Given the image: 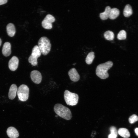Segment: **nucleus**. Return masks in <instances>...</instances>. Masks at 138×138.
I'll return each instance as SVG.
<instances>
[{"instance_id": "27", "label": "nucleus", "mask_w": 138, "mask_h": 138, "mask_svg": "<svg viewBox=\"0 0 138 138\" xmlns=\"http://www.w3.org/2000/svg\"><path fill=\"white\" fill-rule=\"evenodd\" d=\"M2 43V40L0 38V46H1Z\"/></svg>"}, {"instance_id": "21", "label": "nucleus", "mask_w": 138, "mask_h": 138, "mask_svg": "<svg viewBox=\"0 0 138 138\" xmlns=\"http://www.w3.org/2000/svg\"><path fill=\"white\" fill-rule=\"evenodd\" d=\"M117 37L119 40L125 39L126 37V32L124 30H121L118 34Z\"/></svg>"}, {"instance_id": "2", "label": "nucleus", "mask_w": 138, "mask_h": 138, "mask_svg": "<svg viewBox=\"0 0 138 138\" xmlns=\"http://www.w3.org/2000/svg\"><path fill=\"white\" fill-rule=\"evenodd\" d=\"M54 110L57 115L63 119L68 120L72 118V113L69 108L61 104H55Z\"/></svg>"}, {"instance_id": "10", "label": "nucleus", "mask_w": 138, "mask_h": 138, "mask_svg": "<svg viewBox=\"0 0 138 138\" xmlns=\"http://www.w3.org/2000/svg\"><path fill=\"white\" fill-rule=\"evenodd\" d=\"M68 75L70 79L72 81H78L80 79V76L76 69L72 68L68 72Z\"/></svg>"}, {"instance_id": "24", "label": "nucleus", "mask_w": 138, "mask_h": 138, "mask_svg": "<svg viewBox=\"0 0 138 138\" xmlns=\"http://www.w3.org/2000/svg\"><path fill=\"white\" fill-rule=\"evenodd\" d=\"M117 135L111 133L108 136V138H117Z\"/></svg>"}, {"instance_id": "19", "label": "nucleus", "mask_w": 138, "mask_h": 138, "mask_svg": "<svg viewBox=\"0 0 138 138\" xmlns=\"http://www.w3.org/2000/svg\"><path fill=\"white\" fill-rule=\"evenodd\" d=\"M94 58V53L93 52H89L86 58V62L88 64H91L92 63Z\"/></svg>"}, {"instance_id": "16", "label": "nucleus", "mask_w": 138, "mask_h": 138, "mask_svg": "<svg viewBox=\"0 0 138 138\" xmlns=\"http://www.w3.org/2000/svg\"><path fill=\"white\" fill-rule=\"evenodd\" d=\"M118 133L120 135L124 138H128L130 136V134L128 130L124 128H119L118 131Z\"/></svg>"}, {"instance_id": "23", "label": "nucleus", "mask_w": 138, "mask_h": 138, "mask_svg": "<svg viewBox=\"0 0 138 138\" xmlns=\"http://www.w3.org/2000/svg\"><path fill=\"white\" fill-rule=\"evenodd\" d=\"M111 133L117 135H118V131L116 128L114 126H112L110 128Z\"/></svg>"}, {"instance_id": "11", "label": "nucleus", "mask_w": 138, "mask_h": 138, "mask_svg": "<svg viewBox=\"0 0 138 138\" xmlns=\"http://www.w3.org/2000/svg\"><path fill=\"white\" fill-rule=\"evenodd\" d=\"M6 132L8 136L10 138H17L19 136L18 131L15 128L13 127H9L7 130Z\"/></svg>"}, {"instance_id": "26", "label": "nucleus", "mask_w": 138, "mask_h": 138, "mask_svg": "<svg viewBox=\"0 0 138 138\" xmlns=\"http://www.w3.org/2000/svg\"><path fill=\"white\" fill-rule=\"evenodd\" d=\"M135 132L136 135L138 136V128H136L135 129Z\"/></svg>"}, {"instance_id": "4", "label": "nucleus", "mask_w": 138, "mask_h": 138, "mask_svg": "<svg viewBox=\"0 0 138 138\" xmlns=\"http://www.w3.org/2000/svg\"><path fill=\"white\" fill-rule=\"evenodd\" d=\"M64 96L65 100L68 105L74 106L77 103L78 96L77 94L66 90L64 92Z\"/></svg>"}, {"instance_id": "1", "label": "nucleus", "mask_w": 138, "mask_h": 138, "mask_svg": "<svg viewBox=\"0 0 138 138\" xmlns=\"http://www.w3.org/2000/svg\"><path fill=\"white\" fill-rule=\"evenodd\" d=\"M113 65V63L111 61L99 64L97 66L96 69V75L101 79H105L107 78L109 76L107 71L112 67Z\"/></svg>"}, {"instance_id": "8", "label": "nucleus", "mask_w": 138, "mask_h": 138, "mask_svg": "<svg viewBox=\"0 0 138 138\" xmlns=\"http://www.w3.org/2000/svg\"><path fill=\"white\" fill-rule=\"evenodd\" d=\"M30 77L31 80L35 83L39 84L42 80V77L41 73L37 70H33L30 73Z\"/></svg>"}, {"instance_id": "17", "label": "nucleus", "mask_w": 138, "mask_h": 138, "mask_svg": "<svg viewBox=\"0 0 138 138\" xmlns=\"http://www.w3.org/2000/svg\"><path fill=\"white\" fill-rule=\"evenodd\" d=\"M120 11L117 8H113L111 9L109 18L111 19L116 18L119 15Z\"/></svg>"}, {"instance_id": "20", "label": "nucleus", "mask_w": 138, "mask_h": 138, "mask_svg": "<svg viewBox=\"0 0 138 138\" xmlns=\"http://www.w3.org/2000/svg\"><path fill=\"white\" fill-rule=\"evenodd\" d=\"M104 36L106 39L109 41L113 40L114 38V33L110 30L106 31L104 33Z\"/></svg>"}, {"instance_id": "6", "label": "nucleus", "mask_w": 138, "mask_h": 138, "mask_svg": "<svg viewBox=\"0 0 138 138\" xmlns=\"http://www.w3.org/2000/svg\"><path fill=\"white\" fill-rule=\"evenodd\" d=\"M41 53L38 45L34 46L32 50L31 55L28 58V62L33 66L37 64V59L41 55Z\"/></svg>"}, {"instance_id": "22", "label": "nucleus", "mask_w": 138, "mask_h": 138, "mask_svg": "<svg viewBox=\"0 0 138 138\" xmlns=\"http://www.w3.org/2000/svg\"><path fill=\"white\" fill-rule=\"evenodd\" d=\"M129 120L130 123H133L138 120V117L136 114H133L130 117Z\"/></svg>"}, {"instance_id": "7", "label": "nucleus", "mask_w": 138, "mask_h": 138, "mask_svg": "<svg viewBox=\"0 0 138 138\" xmlns=\"http://www.w3.org/2000/svg\"><path fill=\"white\" fill-rule=\"evenodd\" d=\"M55 21V18L53 16L50 14H48L42 21V26L45 29H50L52 27V23Z\"/></svg>"}, {"instance_id": "15", "label": "nucleus", "mask_w": 138, "mask_h": 138, "mask_svg": "<svg viewBox=\"0 0 138 138\" xmlns=\"http://www.w3.org/2000/svg\"><path fill=\"white\" fill-rule=\"evenodd\" d=\"M111 8L109 6H107L105 8V11L100 14V17L102 20H105L109 18Z\"/></svg>"}, {"instance_id": "13", "label": "nucleus", "mask_w": 138, "mask_h": 138, "mask_svg": "<svg viewBox=\"0 0 138 138\" xmlns=\"http://www.w3.org/2000/svg\"><path fill=\"white\" fill-rule=\"evenodd\" d=\"M18 88L17 85L13 84L10 86L8 94L9 98L11 100L14 99L16 97Z\"/></svg>"}, {"instance_id": "12", "label": "nucleus", "mask_w": 138, "mask_h": 138, "mask_svg": "<svg viewBox=\"0 0 138 138\" xmlns=\"http://www.w3.org/2000/svg\"><path fill=\"white\" fill-rule=\"evenodd\" d=\"M11 44L8 42H6L4 44L2 50L3 55L5 56H9L11 53Z\"/></svg>"}, {"instance_id": "5", "label": "nucleus", "mask_w": 138, "mask_h": 138, "mask_svg": "<svg viewBox=\"0 0 138 138\" xmlns=\"http://www.w3.org/2000/svg\"><path fill=\"white\" fill-rule=\"evenodd\" d=\"M17 92L20 100L25 101L27 100L29 96V89L27 86L25 84L21 85L18 88Z\"/></svg>"}, {"instance_id": "3", "label": "nucleus", "mask_w": 138, "mask_h": 138, "mask_svg": "<svg viewBox=\"0 0 138 138\" xmlns=\"http://www.w3.org/2000/svg\"><path fill=\"white\" fill-rule=\"evenodd\" d=\"M38 46L42 54L46 55L50 52L51 44L49 39L46 37H42L39 40Z\"/></svg>"}, {"instance_id": "25", "label": "nucleus", "mask_w": 138, "mask_h": 138, "mask_svg": "<svg viewBox=\"0 0 138 138\" xmlns=\"http://www.w3.org/2000/svg\"><path fill=\"white\" fill-rule=\"evenodd\" d=\"M7 0H0V5L4 4L7 3Z\"/></svg>"}, {"instance_id": "18", "label": "nucleus", "mask_w": 138, "mask_h": 138, "mask_svg": "<svg viewBox=\"0 0 138 138\" xmlns=\"http://www.w3.org/2000/svg\"><path fill=\"white\" fill-rule=\"evenodd\" d=\"M133 11L131 6L129 4L126 5L125 6L123 11L124 16L129 17L132 14Z\"/></svg>"}, {"instance_id": "14", "label": "nucleus", "mask_w": 138, "mask_h": 138, "mask_svg": "<svg viewBox=\"0 0 138 138\" xmlns=\"http://www.w3.org/2000/svg\"><path fill=\"white\" fill-rule=\"evenodd\" d=\"M6 30L8 35L12 37L14 36L16 33V29L14 25L12 23L8 24L6 26Z\"/></svg>"}, {"instance_id": "28", "label": "nucleus", "mask_w": 138, "mask_h": 138, "mask_svg": "<svg viewBox=\"0 0 138 138\" xmlns=\"http://www.w3.org/2000/svg\"><path fill=\"white\" fill-rule=\"evenodd\" d=\"M55 116L56 117H58V116H57V115H56Z\"/></svg>"}, {"instance_id": "9", "label": "nucleus", "mask_w": 138, "mask_h": 138, "mask_svg": "<svg viewBox=\"0 0 138 138\" xmlns=\"http://www.w3.org/2000/svg\"><path fill=\"white\" fill-rule=\"evenodd\" d=\"M19 61L18 58L13 56L10 60L8 62V67L9 69L14 71L17 69L19 64Z\"/></svg>"}]
</instances>
